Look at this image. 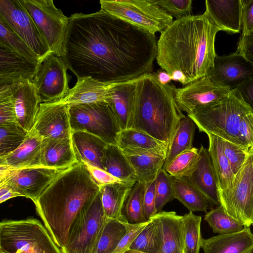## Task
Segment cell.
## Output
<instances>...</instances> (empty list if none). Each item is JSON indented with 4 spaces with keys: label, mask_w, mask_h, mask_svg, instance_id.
Here are the masks:
<instances>
[{
    "label": "cell",
    "mask_w": 253,
    "mask_h": 253,
    "mask_svg": "<svg viewBox=\"0 0 253 253\" xmlns=\"http://www.w3.org/2000/svg\"><path fill=\"white\" fill-rule=\"evenodd\" d=\"M155 35L100 9L69 17L61 57L77 79L119 83L152 73Z\"/></svg>",
    "instance_id": "cell-1"
},
{
    "label": "cell",
    "mask_w": 253,
    "mask_h": 253,
    "mask_svg": "<svg viewBox=\"0 0 253 253\" xmlns=\"http://www.w3.org/2000/svg\"><path fill=\"white\" fill-rule=\"evenodd\" d=\"M220 31L206 12L173 21L157 41L158 64L170 75L181 73L185 85L208 76L216 56L214 42Z\"/></svg>",
    "instance_id": "cell-2"
},
{
    "label": "cell",
    "mask_w": 253,
    "mask_h": 253,
    "mask_svg": "<svg viewBox=\"0 0 253 253\" xmlns=\"http://www.w3.org/2000/svg\"><path fill=\"white\" fill-rule=\"evenodd\" d=\"M99 191L86 165L77 163L61 172L34 202L37 213L60 249L66 245L76 220Z\"/></svg>",
    "instance_id": "cell-3"
},
{
    "label": "cell",
    "mask_w": 253,
    "mask_h": 253,
    "mask_svg": "<svg viewBox=\"0 0 253 253\" xmlns=\"http://www.w3.org/2000/svg\"><path fill=\"white\" fill-rule=\"evenodd\" d=\"M175 87L163 84L155 73L136 79L133 95L131 128L168 144L185 117L174 98Z\"/></svg>",
    "instance_id": "cell-4"
},
{
    "label": "cell",
    "mask_w": 253,
    "mask_h": 253,
    "mask_svg": "<svg viewBox=\"0 0 253 253\" xmlns=\"http://www.w3.org/2000/svg\"><path fill=\"white\" fill-rule=\"evenodd\" d=\"M252 111L236 88L216 101L196 107L188 116L200 132L247 148L239 134V126L243 117Z\"/></svg>",
    "instance_id": "cell-5"
},
{
    "label": "cell",
    "mask_w": 253,
    "mask_h": 253,
    "mask_svg": "<svg viewBox=\"0 0 253 253\" xmlns=\"http://www.w3.org/2000/svg\"><path fill=\"white\" fill-rule=\"evenodd\" d=\"M0 253H62L38 219L4 220L0 223Z\"/></svg>",
    "instance_id": "cell-6"
},
{
    "label": "cell",
    "mask_w": 253,
    "mask_h": 253,
    "mask_svg": "<svg viewBox=\"0 0 253 253\" xmlns=\"http://www.w3.org/2000/svg\"><path fill=\"white\" fill-rule=\"evenodd\" d=\"M99 2L100 9L154 35L173 22V17L155 0H101Z\"/></svg>",
    "instance_id": "cell-7"
},
{
    "label": "cell",
    "mask_w": 253,
    "mask_h": 253,
    "mask_svg": "<svg viewBox=\"0 0 253 253\" xmlns=\"http://www.w3.org/2000/svg\"><path fill=\"white\" fill-rule=\"evenodd\" d=\"M69 116L72 132L85 131L107 144L117 145L121 129L108 102L70 106Z\"/></svg>",
    "instance_id": "cell-8"
},
{
    "label": "cell",
    "mask_w": 253,
    "mask_h": 253,
    "mask_svg": "<svg viewBox=\"0 0 253 253\" xmlns=\"http://www.w3.org/2000/svg\"><path fill=\"white\" fill-rule=\"evenodd\" d=\"M53 54L62 57L69 17L52 0H20Z\"/></svg>",
    "instance_id": "cell-9"
},
{
    "label": "cell",
    "mask_w": 253,
    "mask_h": 253,
    "mask_svg": "<svg viewBox=\"0 0 253 253\" xmlns=\"http://www.w3.org/2000/svg\"><path fill=\"white\" fill-rule=\"evenodd\" d=\"M108 219L99 191L74 223L62 253H94Z\"/></svg>",
    "instance_id": "cell-10"
},
{
    "label": "cell",
    "mask_w": 253,
    "mask_h": 253,
    "mask_svg": "<svg viewBox=\"0 0 253 253\" xmlns=\"http://www.w3.org/2000/svg\"><path fill=\"white\" fill-rule=\"evenodd\" d=\"M220 206L231 217L250 227L253 223V150L236 173L230 190L219 197Z\"/></svg>",
    "instance_id": "cell-11"
},
{
    "label": "cell",
    "mask_w": 253,
    "mask_h": 253,
    "mask_svg": "<svg viewBox=\"0 0 253 253\" xmlns=\"http://www.w3.org/2000/svg\"><path fill=\"white\" fill-rule=\"evenodd\" d=\"M63 170L44 167L15 169L0 165V184L34 202Z\"/></svg>",
    "instance_id": "cell-12"
},
{
    "label": "cell",
    "mask_w": 253,
    "mask_h": 253,
    "mask_svg": "<svg viewBox=\"0 0 253 253\" xmlns=\"http://www.w3.org/2000/svg\"><path fill=\"white\" fill-rule=\"evenodd\" d=\"M67 69L63 59L53 53L42 60L32 81L41 103L58 102L67 95L71 78Z\"/></svg>",
    "instance_id": "cell-13"
},
{
    "label": "cell",
    "mask_w": 253,
    "mask_h": 253,
    "mask_svg": "<svg viewBox=\"0 0 253 253\" xmlns=\"http://www.w3.org/2000/svg\"><path fill=\"white\" fill-rule=\"evenodd\" d=\"M0 16L31 47L41 62L53 53L20 0H0Z\"/></svg>",
    "instance_id": "cell-14"
},
{
    "label": "cell",
    "mask_w": 253,
    "mask_h": 253,
    "mask_svg": "<svg viewBox=\"0 0 253 253\" xmlns=\"http://www.w3.org/2000/svg\"><path fill=\"white\" fill-rule=\"evenodd\" d=\"M231 90L218 86L206 76L174 88V98L181 110L190 114L195 108L216 101L229 94Z\"/></svg>",
    "instance_id": "cell-15"
},
{
    "label": "cell",
    "mask_w": 253,
    "mask_h": 253,
    "mask_svg": "<svg viewBox=\"0 0 253 253\" xmlns=\"http://www.w3.org/2000/svg\"><path fill=\"white\" fill-rule=\"evenodd\" d=\"M69 107L60 101L41 103L32 130L42 138L71 137Z\"/></svg>",
    "instance_id": "cell-16"
},
{
    "label": "cell",
    "mask_w": 253,
    "mask_h": 253,
    "mask_svg": "<svg viewBox=\"0 0 253 253\" xmlns=\"http://www.w3.org/2000/svg\"><path fill=\"white\" fill-rule=\"evenodd\" d=\"M253 75V63L236 51L226 55H216L208 76L216 85L232 90Z\"/></svg>",
    "instance_id": "cell-17"
},
{
    "label": "cell",
    "mask_w": 253,
    "mask_h": 253,
    "mask_svg": "<svg viewBox=\"0 0 253 253\" xmlns=\"http://www.w3.org/2000/svg\"><path fill=\"white\" fill-rule=\"evenodd\" d=\"M199 157L194 166L179 178L193 185L209 203L220 206L218 186L211 161L207 149L203 145L199 149Z\"/></svg>",
    "instance_id": "cell-18"
},
{
    "label": "cell",
    "mask_w": 253,
    "mask_h": 253,
    "mask_svg": "<svg viewBox=\"0 0 253 253\" xmlns=\"http://www.w3.org/2000/svg\"><path fill=\"white\" fill-rule=\"evenodd\" d=\"M40 65L0 43V85L32 81Z\"/></svg>",
    "instance_id": "cell-19"
},
{
    "label": "cell",
    "mask_w": 253,
    "mask_h": 253,
    "mask_svg": "<svg viewBox=\"0 0 253 253\" xmlns=\"http://www.w3.org/2000/svg\"><path fill=\"white\" fill-rule=\"evenodd\" d=\"M117 83H104L84 77L77 79L73 87L61 102L70 106L87 104L102 102H108Z\"/></svg>",
    "instance_id": "cell-20"
},
{
    "label": "cell",
    "mask_w": 253,
    "mask_h": 253,
    "mask_svg": "<svg viewBox=\"0 0 253 253\" xmlns=\"http://www.w3.org/2000/svg\"><path fill=\"white\" fill-rule=\"evenodd\" d=\"M10 85L18 124L27 131L32 130L41 104L32 81Z\"/></svg>",
    "instance_id": "cell-21"
},
{
    "label": "cell",
    "mask_w": 253,
    "mask_h": 253,
    "mask_svg": "<svg viewBox=\"0 0 253 253\" xmlns=\"http://www.w3.org/2000/svg\"><path fill=\"white\" fill-rule=\"evenodd\" d=\"M154 216L158 223L162 253H184L183 216L175 211H161Z\"/></svg>",
    "instance_id": "cell-22"
},
{
    "label": "cell",
    "mask_w": 253,
    "mask_h": 253,
    "mask_svg": "<svg viewBox=\"0 0 253 253\" xmlns=\"http://www.w3.org/2000/svg\"><path fill=\"white\" fill-rule=\"evenodd\" d=\"M204 253H253V234L250 227L232 233L202 238Z\"/></svg>",
    "instance_id": "cell-23"
},
{
    "label": "cell",
    "mask_w": 253,
    "mask_h": 253,
    "mask_svg": "<svg viewBox=\"0 0 253 253\" xmlns=\"http://www.w3.org/2000/svg\"><path fill=\"white\" fill-rule=\"evenodd\" d=\"M205 12L220 31L239 33L241 30V0H206Z\"/></svg>",
    "instance_id": "cell-24"
},
{
    "label": "cell",
    "mask_w": 253,
    "mask_h": 253,
    "mask_svg": "<svg viewBox=\"0 0 253 253\" xmlns=\"http://www.w3.org/2000/svg\"><path fill=\"white\" fill-rule=\"evenodd\" d=\"M77 163L71 137L42 139L41 164L42 167L65 169Z\"/></svg>",
    "instance_id": "cell-25"
},
{
    "label": "cell",
    "mask_w": 253,
    "mask_h": 253,
    "mask_svg": "<svg viewBox=\"0 0 253 253\" xmlns=\"http://www.w3.org/2000/svg\"><path fill=\"white\" fill-rule=\"evenodd\" d=\"M71 139L78 163L103 169L102 161L107 145L106 142L84 131H72Z\"/></svg>",
    "instance_id": "cell-26"
},
{
    "label": "cell",
    "mask_w": 253,
    "mask_h": 253,
    "mask_svg": "<svg viewBox=\"0 0 253 253\" xmlns=\"http://www.w3.org/2000/svg\"><path fill=\"white\" fill-rule=\"evenodd\" d=\"M42 139L35 131L29 132L19 147L5 157L0 158V165L15 169L42 167L41 164Z\"/></svg>",
    "instance_id": "cell-27"
},
{
    "label": "cell",
    "mask_w": 253,
    "mask_h": 253,
    "mask_svg": "<svg viewBox=\"0 0 253 253\" xmlns=\"http://www.w3.org/2000/svg\"><path fill=\"white\" fill-rule=\"evenodd\" d=\"M209 147L208 150L218 186L219 197L230 190L235 175L226 158L222 145L221 138L208 134Z\"/></svg>",
    "instance_id": "cell-28"
},
{
    "label": "cell",
    "mask_w": 253,
    "mask_h": 253,
    "mask_svg": "<svg viewBox=\"0 0 253 253\" xmlns=\"http://www.w3.org/2000/svg\"><path fill=\"white\" fill-rule=\"evenodd\" d=\"M134 169L137 181L148 184L154 181L165 164L167 154L132 152L121 149Z\"/></svg>",
    "instance_id": "cell-29"
},
{
    "label": "cell",
    "mask_w": 253,
    "mask_h": 253,
    "mask_svg": "<svg viewBox=\"0 0 253 253\" xmlns=\"http://www.w3.org/2000/svg\"><path fill=\"white\" fill-rule=\"evenodd\" d=\"M136 79L117 83L108 102L121 130L130 128L132 126L133 95Z\"/></svg>",
    "instance_id": "cell-30"
},
{
    "label": "cell",
    "mask_w": 253,
    "mask_h": 253,
    "mask_svg": "<svg viewBox=\"0 0 253 253\" xmlns=\"http://www.w3.org/2000/svg\"><path fill=\"white\" fill-rule=\"evenodd\" d=\"M117 145L121 149L153 154H167L168 149L167 143L131 128L120 131Z\"/></svg>",
    "instance_id": "cell-31"
},
{
    "label": "cell",
    "mask_w": 253,
    "mask_h": 253,
    "mask_svg": "<svg viewBox=\"0 0 253 253\" xmlns=\"http://www.w3.org/2000/svg\"><path fill=\"white\" fill-rule=\"evenodd\" d=\"M135 183L120 181L100 186L103 208L108 219H115L122 215L126 200Z\"/></svg>",
    "instance_id": "cell-32"
},
{
    "label": "cell",
    "mask_w": 253,
    "mask_h": 253,
    "mask_svg": "<svg viewBox=\"0 0 253 253\" xmlns=\"http://www.w3.org/2000/svg\"><path fill=\"white\" fill-rule=\"evenodd\" d=\"M103 169L121 181L135 183V172L122 150L117 145L107 144L102 159Z\"/></svg>",
    "instance_id": "cell-33"
},
{
    "label": "cell",
    "mask_w": 253,
    "mask_h": 253,
    "mask_svg": "<svg viewBox=\"0 0 253 253\" xmlns=\"http://www.w3.org/2000/svg\"><path fill=\"white\" fill-rule=\"evenodd\" d=\"M196 124L188 116L179 123L169 145L167 158L163 167L164 169L177 155L192 149Z\"/></svg>",
    "instance_id": "cell-34"
},
{
    "label": "cell",
    "mask_w": 253,
    "mask_h": 253,
    "mask_svg": "<svg viewBox=\"0 0 253 253\" xmlns=\"http://www.w3.org/2000/svg\"><path fill=\"white\" fill-rule=\"evenodd\" d=\"M127 222L123 215L118 218L108 219L94 253H114L127 231Z\"/></svg>",
    "instance_id": "cell-35"
},
{
    "label": "cell",
    "mask_w": 253,
    "mask_h": 253,
    "mask_svg": "<svg viewBox=\"0 0 253 253\" xmlns=\"http://www.w3.org/2000/svg\"><path fill=\"white\" fill-rule=\"evenodd\" d=\"M174 198L190 211L207 212L209 202L204 195L191 184L180 178L173 177Z\"/></svg>",
    "instance_id": "cell-36"
},
{
    "label": "cell",
    "mask_w": 253,
    "mask_h": 253,
    "mask_svg": "<svg viewBox=\"0 0 253 253\" xmlns=\"http://www.w3.org/2000/svg\"><path fill=\"white\" fill-rule=\"evenodd\" d=\"M146 184L137 181L132 187L122 211L128 223H140L147 220L143 212V198Z\"/></svg>",
    "instance_id": "cell-37"
},
{
    "label": "cell",
    "mask_w": 253,
    "mask_h": 253,
    "mask_svg": "<svg viewBox=\"0 0 253 253\" xmlns=\"http://www.w3.org/2000/svg\"><path fill=\"white\" fill-rule=\"evenodd\" d=\"M0 43L3 44L16 53L33 62L41 63L38 56L31 47L14 31L0 16Z\"/></svg>",
    "instance_id": "cell-38"
},
{
    "label": "cell",
    "mask_w": 253,
    "mask_h": 253,
    "mask_svg": "<svg viewBox=\"0 0 253 253\" xmlns=\"http://www.w3.org/2000/svg\"><path fill=\"white\" fill-rule=\"evenodd\" d=\"M129 249L146 253H162L157 219L153 216L136 237Z\"/></svg>",
    "instance_id": "cell-39"
},
{
    "label": "cell",
    "mask_w": 253,
    "mask_h": 253,
    "mask_svg": "<svg viewBox=\"0 0 253 253\" xmlns=\"http://www.w3.org/2000/svg\"><path fill=\"white\" fill-rule=\"evenodd\" d=\"M204 219L209 223L214 233L219 234L239 232L246 226L228 215L221 206L207 212Z\"/></svg>",
    "instance_id": "cell-40"
},
{
    "label": "cell",
    "mask_w": 253,
    "mask_h": 253,
    "mask_svg": "<svg viewBox=\"0 0 253 253\" xmlns=\"http://www.w3.org/2000/svg\"><path fill=\"white\" fill-rule=\"evenodd\" d=\"M28 133L19 124L0 125V158L5 157L19 147Z\"/></svg>",
    "instance_id": "cell-41"
},
{
    "label": "cell",
    "mask_w": 253,
    "mask_h": 253,
    "mask_svg": "<svg viewBox=\"0 0 253 253\" xmlns=\"http://www.w3.org/2000/svg\"><path fill=\"white\" fill-rule=\"evenodd\" d=\"M184 221V253H199L202 237L201 233V216L193 212L183 215Z\"/></svg>",
    "instance_id": "cell-42"
},
{
    "label": "cell",
    "mask_w": 253,
    "mask_h": 253,
    "mask_svg": "<svg viewBox=\"0 0 253 253\" xmlns=\"http://www.w3.org/2000/svg\"><path fill=\"white\" fill-rule=\"evenodd\" d=\"M156 210L157 213L174 198L173 177L164 169L158 172L155 179Z\"/></svg>",
    "instance_id": "cell-43"
},
{
    "label": "cell",
    "mask_w": 253,
    "mask_h": 253,
    "mask_svg": "<svg viewBox=\"0 0 253 253\" xmlns=\"http://www.w3.org/2000/svg\"><path fill=\"white\" fill-rule=\"evenodd\" d=\"M199 157V149L193 147L174 158L165 170L173 177L179 178L194 166Z\"/></svg>",
    "instance_id": "cell-44"
},
{
    "label": "cell",
    "mask_w": 253,
    "mask_h": 253,
    "mask_svg": "<svg viewBox=\"0 0 253 253\" xmlns=\"http://www.w3.org/2000/svg\"><path fill=\"white\" fill-rule=\"evenodd\" d=\"M18 124L10 85H0V125Z\"/></svg>",
    "instance_id": "cell-45"
},
{
    "label": "cell",
    "mask_w": 253,
    "mask_h": 253,
    "mask_svg": "<svg viewBox=\"0 0 253 253\" xmlns=\"http://www.w3.org/2000/svg\"><path fill=\"white\" fill-rule=\"evenodd\" d=\"M224 153L235 175L245 162L251 150L221 138Z\"/></svg>",
    "instance_id": "cell-46"
},
{
    "label": "cell",
    "mask_w": 253,
    "mask_h": 253,
    "mask_svg": "<svg viewBox=\"0 0 253 253\" xmlns=\"http://www.w3.org/2000/svg\"><path fill=\"white\" fill-rule=\"evenodd\" d=\"M164 10L176 20L191 15V0H155Z\"/></svg>",
    "instance_id": "cell-47"
},
{
    "label": "cell",
    "mask_w": 253,
    "mask_h": 253,
    "mask_svg": "<svg viewBox=\"0 0 253 253\" xmlns=\"http://www.w3.org/2000/svg\"><path fill=\"white\" fill-rule=\"evenodd\" d=\"M149 221L131 224L127 223V231L120 242L114 253H124L128 250L136 237L145 227Z\"/></svg>",
    "instance_id": "cell-48"
},
{
    "label": "cell",
    "mask_w": 253,
    "mask_h": 253,
    "mask_svg": "<svg viewBox=\"0 0 253 253\" xmlns=\"http://www.w3.org/2000/svg\"><path fill=\"white\" fill-rule=\"evenodd\" d=\"M242 37L253 36V0H241Z\"/></svg>",
    "instance_id": "cell-49"
},
{
    "label": "cell",
    "mask_w": 253,
    "mask_h": 253,
    "mask_svg": "<svg viewBox=\"0 0 253 253\" xmlns=\"http://www.w3.org/2000/svg\"><path fill=\"white\" fill-rule=\"evenodd\" d=\"M239 132L246 146L253 150V111L245 115L241 119Z\"/></svg>",
    "instance_id": "cell-50"
},
{
    "label": "cell",
    "mask_w": 253,
    "mask_h": 253,
    "mask_svg": "<svg viewBox=\"0 0 253 253\" xmlns=\"http://www.w3.org/2000/svg\"><path fill=\"white\" fill-rule=\"evenodd\" d=\"M155 187V180L146 184L143 198V212L147 220L157 213Z\"/></svg>",
    "instance_id": "cell-51"
},
{
    "label": "cell",
    "mask_w": 253,
    "mask_h": 253,
    "mask_svg": "<svg viewBox=\"0 0 253 253\" xmlns=\"http://www.w3.org/2000/svg\"><path fill=\"white\" fill-rule=\"evenodd\" d=\"M86 166L93 179L99 186L121 181L103 169L89 165Z\"/></svg>",
    "instance_id": "cell-52"
},
{
    "label": "cell",
    "mask_w": 253,
    "mask_h": 253,
    "mask_svg": "<svg viewBox=\"0 0 253 253\" xmlns=\"http://www.w3.org/2000/svg\"><path fill=\"white\" fill-rule=\"evenodd\" d=\"M237 51L253 63V36L240 38Z\"/></svg>",
    "instance_id": "cell-53"
},
{
    "label": "cell",
    "mask_w": 253,
    "mask_h": 253,
    "mask_svg": "<svg viewBox=\"0 0 253 253\" xmlns=\"http://www.w3.org/2000/svg\"><path fill=\"white\" fill-rule=\"evenodd\" d=\"M237 89L244 100L253 110V75L240 84Z\"/></svg>",
    "instance_id": "cell-54"
},
{
    "label": "cell",
    "mask_w": 253,
    "mask_h": 253,
    "mask_svg": "<svg viewBox=\"0 0 253 253\" xmlns=\"http://www.w3.org/2000/svg\"><path fill=\"white\" fill-rule=\"evenodd\" d=\"M20 196V195L14 192L7 185L4 184H0V203L14 197Z\"/></svg>",
    "instance_id": "cell-55"
},
{
    "label": "cell",
    "mask_w": 253,
    "mask_h": 253,
    "mask_svg": "<svg viewBox=\"0 0 253 253\" xmlns=\"http://www.w3.org/2000/svg\"><path fill=\"white\" fill-rule=\"evenodd\" d=\"M155 74L159 81L163 84H168L172 80L170 75L165 71L158 72Z\"/></svg>",
    "instance_id": "cell-56"
},
{
    "label": "cell",
    "mask_w": 253,
    "mask_h": 253,
    "mask_svg": "<svg viewBox=\"0 0 253 253\" xmlns=\"http://www.w3.org/2000/svg\"><path fill=\"white\" fill-rule=\"evenodd\" d=\"M124 253H146L142 252L135 250L128 249Z\"/></svg>",
    "instance_id": "cell-57"
},
{
    "label": "cell",
    "mask_w": 253,
    "mask_h": 253,
    "mask_svg": "<svg viewBox=\"0 0 253 253\" xmlns=\"http://www.w3.org/2000/svg\"><path fill=\"white\" fill-rule=\"evenodd\" d=\"M252 225H253V223L252 224Z\"/></svg>",
    "instance_id": "cell-58"
}]
</instances>
